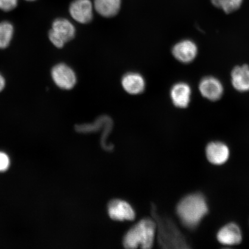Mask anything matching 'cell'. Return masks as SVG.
Here are the masks:
<instances>
[{
    "label": "cell",
    "instance_id": "obj_1",
    "mask_svg": "<svg viewBox=\"0 0 249 249\" xmlns=\"http://www.w3.org/2000/svg\"><path fill=\"white\" fill-rule=\"evenodd\" d=\"M207 212L206 201L200 194L186 196L177 207V213L180 220L189 228L197 226Z\"/></svg>",
    "mask_w": 249,
    "mask_h": 249
},
{
    "label": "cell",
    "instance_id": "obj_2",
    "mask_svg": "<svg viewBox=\"0 0 249 249\" xmlns=\"http://www.w3.org/2000/svg\"><path fill=\"white\" fill-rule=\"evenodd\" d=\"M156 225L153 221L145 219L140 221L124 235L123 244L126 248L149 249L154 241Z\"/></svg>",
    "mask_w": 249,
    "mask_h": 249
},
{
    "label": "cell",
    "instance_id": "obj_3",
    "mask_svg": "<svg viewBox=\"0 0 249 249\" xmlns=\"http://www.w3.org/2000/svg\"><path fill=\"white\" fill-rule=\"evenodd\" d=\"M75 35V28L65 18H57L52 24L49 38L56 48H62L65 43L72 39Z\"/></svg>",
    "mask_w": 249,
    "mask_h": 249
},
{
    "label": "cell",
    "instance_id": "obj_4",
    "mask_svg": "<svg viewBox=\"0 0 249 249\" xmlns=\"http://www.w3.org/2000/svg\"><path fill=\"white\" fill-rule=\"evenodd\" d=\"M52 77L59 88L69 90L76 83V76L74 71L64 64L55 65L52 70Z\"/></svg>",
    "mask_w": 249,
    "mask_h": 249
},
{
    "label": "cell",
    "instance_id": "obj_5",
    "mask_svg": "<svg viewBox=\"0 0 249 249\" xmlns=\"http://www.w3.org/2000/svg\"><path fill=\"white\" fill-rule=\"evenodd\" d=\"M198 49L195 43L191 40H183L174 45L172 49L174 57L183 64L194 61L197 55Z\"/></svg>",
    "mask_w": 249,
    "mask_h": 249
},
{
    "label": "cell",
    "instance_id": "obj_6",
    "mask_svg": "<svg viewBox=\"0 0 249 249\" xmlns=\"http://www.w3.org/2000/svg\"><path fill=\"white\" fill-rule=\"evenodd\" d=\"M199 90L204 98L208 100L216 101L222 96L223 86L216 78L208 76L201 80L199 84Z\"/></svg>",
    "mask_w": 249,
    "mask_h": 249
},
{
    "label": "cell",
    "instance_id": "obj_7",
    "mask_svg": "<svg viewBox=\"0 0 249 249\" xmlns=\"http://www.w3.org/2000/svg\"><path fill=\"white\" fill-rule=\"evenodd\" d=\"M92 8L89 0H75L71 4L70 12L71 17L77 22L86 24L92 20Z\"/></svg>",
    "mask_w": 249,
    "mask_h": 249
},
{
    "label": "cell",
    "instance_id": "obj_8",
    "mask_svg": "<svg viewBox=\"0 0 249 249\" xmlns=\"http://www.w3.org/2000/svg\"><path fill=\"white\" fill-rule=\"evenodd\" d=\"M109 216L116 220H132L135 213L132 207L127 202L120 200H113L108 204Z\"/></svg>",
    "mask_w": 249,
    "mask_h": 249
},
{
    "label": "cell",
    "instance_id": "obj_9",
    "mask_svg": "<svg viewBox=\"0 0 249 249\" xmlns=\"http://www.w3.org/2000/svg\"><path fill=\"white\" fill-rule=\"evenodd\" d=\"M191 87L185 83L176 84L171 89V98L174 106L179 108H186L191 101Z\"/></svg>",
    "mask_w": 249,
    "mask_h": 249
},
{
    "label": "cell",
    "instance_id": "obj_10",
    "mask_svg": "<svg viewBox=\"0 0 249 249\" xmlns=\"http://www.w3.org/2000/svg\"><path fill=\"white\" fill-rule=\"evenodd\" d=\"M208 160L214 164L220 165L228 160L230 155L229 148L220 142H213L208 144L206 148Z\"/></svg>",
    "mask_w": 249,
    "mask_h": 249
},
{
    "label": "cell",
    "instance_id": "obj_11",
    "mask_svg": "<svg viewBox=\"0 0 249 249\" xmlns=\"http://www.w3.org/2000/svg\"><path fill=\"white\" fill-rule=\"evenodd\" d=\"M217 239L225 245L239 244L242 241L240 229L235 224L230 223L223 227L217 233Z\"/></svg>",
    "mask_w": 249,
    "mask_h": 249
},
{
    "label": "cell",
    "instance_id": "obj_12",
    "mask_svg": "<svg viewBox=\"0 0 249 249\" xmlns=\"http://www.w3.org/2000/svg\"><path fill=\"white\" fill-rule=\"evenodd\" d=\"M124 91L131 95H138L144 91L145 82L144 78L139 73H129L124 74L122 79Z\"/></svg>",
    "mask_w": 249,
    "mask_h": 249
},
{
    "label": "cell",
    "instance_id": "obj_13",
    "mask_svg": "<svg viewBox=\"0 0 249 249\" xmlns=\"http://www.w3.org/2000/svg\"><path fill=\"white\" fill-rule=\"evenodd\" d=\"M232 85L239 92L249 91V67L244 65L236 67L231 72Z\"/></svg>",
    "mask_w": 249,
    "mask_h": 249
},
{
    "label": "cell",
    "instance_id": "obj_14",
    "mask_svg": "<svg viewBox=\"0 0 249 249\" xmlns=\"http://www.w3.org/2000/svg\"><path fill=\"white\" fill-rule=\"evenodd\" d=\"M121 0H95V10L102 17H113L119 12Z\"/></svg>",
    "mask_w": 249,
    "mask_h": 249
},
{
    "label": "cell",
    "instance_id": "obj_15",
    "mask_svg": "<svg viewBox=\"0 0 249 249\" xmlns=\"http://www.w3.org/2000/svg\"><path fill=\"white\" fill-rule=\"evenodd\" d=\"M15 33L14 25L8 21L0 22V49H5L10 45Z\"/></svg>",
    "mask_w": 249,
    "mask_h": 249
},
{
    "label": "cell",
    "instance_id": "obj_16",
    "mask_svg": "<svg viewBox=\"0 0 249 249\" xmlns=\"http://www.w3.org/2000/svg\"><path fill=\"white\" fill-rule=\"evenodd\" d=\"M211 1L216 7L222 9L226 14H230L241 7L243 0H211Z\"/></svg>",
    "mask_w": 249,
    "mask_h": 249
},
{
    "label": "cell",
    "instance_id": "obj_17",
    "mask_svg": "<svg viewBox=\"0 0 249 249\" xmlns=\"http://www.w3.org/2000/svg\"><path fill=\"white\" fill-rule=\"evenodd\" d=\"M18 4V0H0V10L9 12L14 10Z\"/></svg>",
    "mask_w": 249,
    "mask_h": 249
},
{
    "label": "cell",
    "instance_id": "obj_18",
    "mask_svg": "<svg viewBox=\"0 0 249 249\" xmlns=\"http://www.w3.org/2000/svg\"><path fill=\"white\" fill-rule=\"evenodd\" d=\"M10 160L8 156L4 152H0V172L8 170Z\"/></svg>",
    "mask_w": 249,
    "mask_h": 249
},
{
    "label": "cell",
    "instance_id": "obj_19",
    "mask_svg": "<svg viewBox=\"0 0 249 249\" xmlns=\"http://www.w3.org/2000/svg\"><path fill=\"white\" fill-rule=\"evenodd\" d=\"M6 80L4 76L0 73V92H1L5 88Z\"/></svg>",
    "mask_w": 249,
    "mask_h": 249
},
{
    "label": "cell",
    "instance_id": "obj_20",
    "mask_svg": "<svg viewBox=\"0 0 249 249\" xmlns=\"http://www.w3.org/2000/svg\"><path fill=\"white\" fill-rule=\"evenodd\" d=\"M27 1H36V0H26Z\"/></svg>",
    "mask_w": 249,
    "mask_h": 249
}]
</instances>
